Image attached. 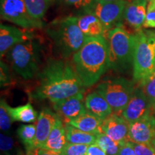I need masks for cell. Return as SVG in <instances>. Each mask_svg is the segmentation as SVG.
Returning a JSON list of instances; mask_svg holds the SVG:
<instances>
[{
    "label": "cell",
    "instance_id": "obj_8",
    "mask_svg": "<svg viewBox=\"0 0 155 155\" xmlns=\"http://www.w3.org/2000/svg\"><path fill=\"white\" fill-rule=\"evenodd\" d=\"M0 13L3 19L26 30L42 28V20L34 19L29 13L24 0H0Z\"/></svg>",
    "mask_w": 155,
    "mask_h": 155
},
{
    "label": "cell",
    "instance_id": "obj_4",
    "mask_svg": "<svg viewBox=\"0 0 155 155\" xmlns=\"http://www.w3.org/2000/svg\"><path fill=\"white\" fill-rule=\"evenodd\" d=\"M45 32L63 59L73 57L86 40L78 25L76 17L54 20L47 27Z\"/></svg>",
    "mask_w": 155,
    "mask_h": 155
},
{
    "label": "cell",
    "instance_id": "obj_24",
    "mask_svg": "<svg viewBox=\"0 0 155 155\" xmlns=\"http://www.w3.org/2000/svg\"><path fill=\"white\" fill-rule=\"evenodd\" d=\"M1 155H25L10 133L0 134Z\"/></svg>",
    "mask_w": 155,
    "mask_h": 155
},
{
    "label": "cell",
    "instance_id": "obj_39",
    "mask_svg": "<svg viewBox=\"0 0 155 155\" xmlns=\"http://www.w3.org/2000/svg\"><path fill=\"white\" fill-rule=\"evenodd\" d=\"M128 1H134V0H128Z\"/></svg>",
    "mask_w": 155,
    "mask_h": 155
},
{
    "label": "cell",
    "instance_id": "obj_7",
    "mask_svg": "<svg viewBox=\"0 0 155 155\" xmlns=\"http://www.w3.org/2000/svg\"><path fill=\"white\" fill-rule=\"evenodd\" d=\"M134 88L132 81L119 77L102 81L96 90L108 103L114 113L120 114L130 101Z\"/></svg>",
    "mask_w": 155,
    "mask_h": 155
},
{
    "label": "cell",
    "instance_id": "obj_9",
    "mask_svg": "<svg viewBox=\"0 0 155 155\" xmlns=\"http://www.w3.org/2000/svg\"><path fill=\"white\" fill-rule=\"evenodd\" d=\"M127 3L125 0L106 2L100 0H95L88 8L85 9V12L94 15L99 19L104 25L106 32L119 25Z\"/></svg>",
    "mask_w": 155,
    "mask_h": 155
},
{
    "label": "cell",
    "instance_id": "obj_2",
    "mask_svg": "<svg viewBox=\"0 0 155 155\" xmlns=\"http://www.w3.org/2000/svg\"><path fill=\"white\" fill-rule=\"evenodd\" d=\"M72 64L85 88L94 86L109 69L106 37L86 38L81 48L73 55Z\"/></svg>",
    "mask_w": 155,
    "mask_h": 155
},
{
    "label": "cell",
    "instance_id": "obj_25",
    "mask_svg": "<svg viewBox=\"0 0 155 155\" xmlns=\"http://www.w3.org/2000/svg\"><path fill=\"white\" fill-rule=\"evenodd\" d=\"M30 15L34 19L41 20L49 7V0H24Z\"/></svg>",
    "mask_w": 155,
    "mask_h": 155
},
{
    "label": "cell",
    "instance_id": "obj_32",
    "mask_svg": "<svg viewBox=\"0 0 155 155\" xmlns=\"http://www.w3.org/2000/svg\"><path fill=\"white\" fill-rule=\"evenodd\" d=\"M95 0H65L68 5L73 6L77 9H86L90 7Z\"/></svg>",
    "mask_w": 155,
    "mask_h": 155
},
{
    "label": "cell",
    "instance_id": "obj_35",
    "mask_svg": "<svg viewBox=\"0 0 155 155\" xmlns=\"http://www.w3.org/2000/svg\"><path fill=\"white\" fill-rule=\"evenodd\" d=\"M118 155H137L135 151L134 150L131 146L130 141L125 143L124 144L121 145L120 148L119 154Z\"/></svg>",
    "mask_w": 155,
    "mask_h": 155
},
{
    "label": "cell",
    "instance_id": "obj_37",
    "mask_svg": "<svg viewBox=\"0 0 155 155\" xmlns=\"http://www.w3.org/2000/svg\"><path fill=\"white\" fill-rule=\"evenodd\" d=\"M151 144H152L153 148H154V151H155V137H154V138L153 139V140H152V143H151Z\"/></svg>",
    "mask_w": 155,
    "mask_h": 155
},
{
    "label": "cell",
    "instance_id": "obj_20",
    "mask_svg": "<svg viewBox=\"0 0 155 155\" xmlns=\"http://www.w3.org/2000/svg\"><path fill=\"white\" fill-rule=\"evenodd\" d=\"M102 121L103 120L100 119L99 118L87 112L74 119L70 120L65 124H68L85 132L97 135L102 133Z\"/></svg>",
    "mask_w": 155,
    "mask_h": 155
},
{
    "label": "cell",
    "instance_id": "obj_41",
    "mask_svg": "<svg viewBox=\"0 0 155 155\" xmlns=\"http://www.w3.org/2000/svg\"><path fill=\"white\" fill-rule=\"evenodd\" d=\"M154 38H155V34H154Z\"/></svg>",
    "mask_w": 155,
    "mask_h": 155
},
{
    "label": "cell",
    "instance_id": "obj_21",
    "mask_svg": "<svg viewBox=\"0 0 155 155\" xmlns=\"http://www.w3.org/2000/svg\"><path fill=\"white\" fill-rule=\"evenodd\" d=\"M9 112L13 122L34 123L38 120L39 115L30 103L17 107H12L9 106Z\"/></svg>",
    "mask_w": 155,
    "mask_h": 155
},
{
    "label": "cell",
    "instance_id": "obj_22",
    "mask_svg": "<svg viewBox=\"0 0 155 155\" xmlns=\"http://www.w3.org/2000/svg\"><path fill=\"white\" fill-rule=\"evenodd\" d=\"M66 137L68 143L76 144H86L90 145L96 144L97 138L96 134L87 133L81 131L73 126L65 124Z\"/></svg>",
    "mask_w": 155,
    "mask_h": 155
},
{
    "label": "cell",
    "instance_id": "obj_27",
    "mask_svg": "<svg viewBox=\"0 0 155 155\" xmlns=\"http://www.w3.org/2000/svg\"><path fill=\"white\" fill-rule=\"evenodd\" d=\"M138 86L143 91L150 101L154 112L155 111V72L138 83Z\"/></svg>",
    "mask_w": 155,
    "mask_h": 155
},
{
    "label": "cell",
    "instance_id": "obj_6",
    "mask_svg": "<svg viewBox=\"0 0 155 155\" xmlns=\"http://www.w3.org/2000/svg\"><path fill=\"white\" fill-rule=\"evenodd\" d=\"M134 35L133 80L138 83L155 72V38L142 30Z\"/></svg>",
    "mask_w": 155,
    "mask_h": 155
},
{
    "label": "cell",
    "instance_id": "obj_10",
    "mask_svg": "<svg viewBox=\"0 0 155 155\" xmlns=\"http://www.w3.org/2000/svg\"><path fill=\"white\" fill-rule=\"evenodd\" d=\"M154 113L150 101L140 88L135 87L133 94L124 109L120 114L129 124Z\"/></svg>",
    "mask_w": 155,
    "mask_h": 155
},
{
    "label": "cell",
    "instance_id": "obj_30",
    "mask_svg": "<svg viewBox=\"0 0 155 155\" xmlns=\"http://www.w3.org/2000/svg\"><path fill=\"white\" fill-rule=\"evenodd\" d=\"M143 27L145 28H155V0H149L146 19Z\"/></svg>",
    "mask_w": 155,
    "mask_h": 155
},
{
    "label": "cell",
    "instance_id": "obj_19",
    "mask_svg": "<svg viewBox=\"0 0 155 155\" xmlns=\"http://www.w3.org/2000/svg\"><path fill=\"white\" fill-rule=\"evenodd\" d=\"M77 23L86 38L104 35L106 30L101 22L96 16L89 12L77 17Z\"/></svg>",
    "mask_w": 155,
    "mask_h": 155
},
{
    "label": "cell",
    "instance_id": "obj_14",
    "mask_svg": "<svg viewBox=\"0 0 155 155\" xmlns=\"http://www.w3.org/2000/svg\"><path fill=\"white\" fill-rule=\"evenodd\" d=\"M32 32L26 29L1 24L0 25V55L2 58L17 44L34 38Z\"/></svg>",
    "mask_w": 155,
    "mask_h": 155
},
{
    "label": "cell",
    "instance_id": "obj_29",
    "mask_svg": "<svg viewBox=\"0 0 155 155\" xmlns=\"http://www.w3.org/2000/svg\"><path fill=\"white\" fill-rule=\"evenodd\" d=\"M88 145L76 144L68 143L63 152L62 155H85L88 150Z\"/></svg>",
    "mask_w": 155,
    "mask_h": 155
},
{
    "label": "cell",
    "instance_id": "obj_18",
    "mask_svg": "<svg viewBox=\"0 0 155 155\" xmlns=\"http://www.w3.org/2000/svg\"><path fill=\"white\" fill-rule=\"evenodd\" d=\"M85 106L88 112L104 120L114 113L108 103L96 90L88 94L85 98Z\"/></svg>",
    "mask_w": 155,
    "mask_h": 155
},
{
    "label": "cell",
    "instance_id": "obj_38",
    "mask_svg": "<svg viewBox=\"0 0 155 155\" xmlns=\"http://www.w3.org/2000/svg\"><path fill=\"white\" fill-rule=\"evenodd\" d=\"M102 2H116V1H120V0H100Z\"/></svg>",
    "mask_w": 155,
    "mask_h": 155
},
{
    "label": "cell",
    "instance_id": "obj_34",
    "mask_svg": "<svg viewBox=\"0 0 155 155\" xmlns=\"http://www.w3.org/2000/svg\"><path fill=\"white\" fill-rule=\"evenodd\" d=\"M25 155H62L61 153H57L52 151L45 150V149L38 147L34 148L28 152H25Z\"/></svg>",
    "mask_w": 155,
    "mask_h": 155
},
{
    "label": "cell",
    "instance_id": "obj_42",
    "mask_svg": "<svg viewBox=\"0 0 155 155\" xmlns=\"http://www.w3.org/2000/svg\"><path fill=\"white\" fill-rule=\"evenodd\" d=\"M154 114H155V111H154Z\"/></svg>",
    "mask_w": 155,
    "mask_h": 155
},
{
    "label": "cell",
    "instance_id": "obj_17",
    "mask_svg": "<svg viewBox=\"0 0 155 155\" xmlns=\"http://www.w3.org/2000/svg\"><path fill=\"white\" fill-rule=\"evenodd\" d=\"M68 143L65 124L61 116H59L41 148L52 152L61 153Z\"/></svg>",
    "mask_w": 155,
    "mask_h": 155
},
{
    "label": "cell",
    "instance_id": "obj_5",
    "mask_svg": "<svg viewBox=\"0 0 155 155\" xmlns=\"http://www.w3.org/2000/svg\"><path fill=\"white\" fill-rule=\"evenodd\" d=\"M109 69L124 73L133 68L134 35L118 25L107 32Z\"/></svg>",
    "mask_w": 155,
    "mask_h": 155
},
{
    "label": "cell",
    "instance_id": "obj_26",
    "mask_svg": "<svg viewBox=\"0 0 155 155\" xmlns=\"http://www.w3.org/2000/svg\"><path fill=\"white\" fill-rule=\"evenodd\" d=\"M96 144L107 155H118L121 146L103 132L97 134Z\"/></svg>",
    "mask_w": 155,
    "mask_h": 155
},
{
    "label": "cell",
    "instance_id": "obj_3",
    "mask_svg": "<svg viewBox=\"0 0 155 155\" xmlns=\"http://www.w3.org/2000/svg\"><path fill=\"white\" fill-rule=\"evenodd\" d=\"M43 55V45L35 37L17 44L7 53L12 69L25 80L38 76L42 69Z\"/></svg>",
    "mask_w": 155,
    "mask_h": 155
},
{
    "label": "cell",
    "instance_id": "obj_11",
    "mask_svg": "<svg viewBox=\"0 0 155 155\" xmlns=\"http://www.w3.org/2000/svg\"><path fill=\"white\" fill-rule=\"evenodd\" d=\"M53 108L65 123L88 112L83 100V93L53 102Z\"/></svg>",
    "mask_w": 155,
    "mask_h": 155
},
{
    "label": "cell",
    "instance_id": "obj_23",
    "mask_svg": "<svg viewBox=\"0 0 155 155\" xmlns=\"http://www.w3.org/2000/svg\"><path fill=\"white\" fill-rule=\"evenodd\" d=\"M17 137L24 145L25 152L35 148L36 135L35 124L21 125L17 130Z\"/></svg>",
    "mask_w": 155,
    "mask_h": 155
},
{
    "label": "cell",
    "instance_id": "obj_40",
    "mask_svg": "<svg viewBox=\"0 0 155 155\" xmlns=\"http://www.w3.org/2000/svg\"><path fill=\"white\" fill-rule=\"evenodd\" d=\"M51 1H53V0H49V2H51Z\"/></svg>",
    "mask_w": 155,
    "mask_h": 155
},
{
    "label": "cell",
    "instance_id": "obj_1",
    "mask_svg": "<svg viewBox=\"0 0 155 155\" xmlns=\"http://www.w3.org/2000/svg\"><path fill=\"white\" fill-rule=\"evenodd\" d=\"M38 83L30 92L35 100L52 103L85 91V87L73 64L66 59L50 58L38 75Z\"/></svg>",
    "mask_w": 155,
    "mask_h": 155
},
{
    "label": "cell",
    "instance_id": "obj_12",
    "mask_svg": "<svg viewBox=\"0 0 155 155\" xmlns=\"http://www.w3.org/2000/svg\"><path fill=\"white\" fill-rule=\"evenodd\" d=\"M155 137V116L152 113L129 124V141L139 144H151Z\"/></svg>",
    "mask_w": 155,
    "mask_h": 155
},
{
    "label": "cell",
    "instance_id": "obj_16",
    "mask_svg": "<svg viewBox=\"0 0 155 155\" xmlns=\"http://www.w3.org/2000/svg\"><path fill=\"white\" fill-rule=\"evenodd\" d=\"M147 0H134L126 6L124 18L131 28L138 32L141 30L147 15Z\"/></svg>",
    "mask_w": 155,
    "mask_h": 155
},
{
    "label": "cell",
    "instance_id": "obj_28",
    "mask_svg": "<svg viewBox=\"0 0 155 155\" xmlns=\"http://www.w3.org/2000/svg\"><path fill=\"white\" fill-rule=\"evenodd\" d=\"M12 122L9 112V104L5 99L2 98L0 101V129L2 132L9 133Z\"/></svg>",
    "mask_w": 155,
    "mask_h": 155
},
{
    "label": "cell",
    "instance_id": "obj_36",
    "mask_svg": "<svg viewBox=\"0 0 155 155\" xmlns=\"http://www.w3.org/2000/svg\"><path fill=\"white\" fill-rule=\"evenodd\" d=\"M85 155H107L96 144L88 146Z\"/></svg>",
    "mask_w": 155,
    "mask_h": 155
},
{
    "label": "cell",
    "instance_id": "obj_31",
    "mask_svg": "<svg viewBox=\"0 0 155 155\" xmlns=\"http://www.w3.org/2000/svg\"><path fill=\"white\" fill-rule=\"evenodd\" d=\"M131 144L137 155H155V151L152 144L131 142Z\"/></svg>",
    "mask_w": 155,
    "mask_h": 155
},
{
    "label": "cell",
    "instance_id": "obj_13",
    "mask_svg": "<svg viewBox=\"0 0 155 155\" xmlns=\"http://www.w3.org/2000/svg\"><path fill=\"white\" fill-rule=\"evenodd\" d=\"M101 130L103 133L121 145L129 141V123L121 114L112 113L103 120Z\"/></svg>",
    "mask_w": 155,
    "mask_h": 155
},
{
    "label": "cell",
    "instance_id": "obj_33",
    "mask_svg": "<svg viewBox=\"0 0 155 155\" xmlns=\"http://www.w3.org/2000/svg\"><path fill=\"white\" fill-rule=\"evenodd\" d=\"M10 81L8 65L1 61V86H5L6 85H8Z\"/></svg>",
    "mask_w": 155,
    "mask_h": 155
},
{
    "label": "cell",
    "instance_id": "obj_15",
    "mask_svg": "<svg viewBox=\"0 0 155 155\" xmlns=\"http://www.w3.org/2000/svg\"><path fill=\"white\" fill-rule=\"evenodd\" d=\"M59 115L49 108H44L39 113L36 122V135L35 148L41 147L48 139L50 131L55 124Z\"/></svg>",
    "mask_w": 155,
    "mask_h": 155
}]
</instances>
